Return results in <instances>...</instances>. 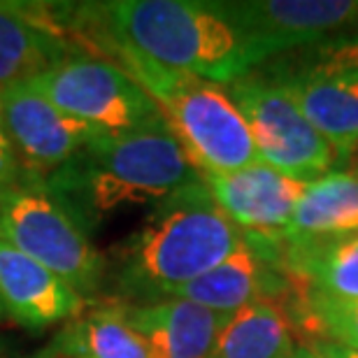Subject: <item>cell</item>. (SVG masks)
Listing matches in <instances>:
<instances>
[{
	"mask_svg": "<svg viewBox=\"0 0 358 358\" xmlns=\"http://www.w3.org/2000/svg\"><path fill=\"white\" fill-rule=\"evenodd\" d=\"M242 242L203 177L152 207L142 226L114 249L110 300L126 305L175 298L226 261Z\"/></svg>",
	"mask_w": 358,
	"mask_h": 358,
	"instance_id": "1",
	"label": "cell"
},
{
	"mask_svg": "<svg viewBox=\"0 0 358 358\" xmlns=\"http://www.w3.org/2000/svg\"><path fill=\"white\" fill-rule=\"evenodd\" d=\"M200 179L166 121L131 133H100L47 179L77 221L96 231L124 207L156 205Z\"/></svg>",
	"mask_w": 358,
	"mask_h": 358,
	"instance_id": "2",
	"label": "cell"
},
{
	"mask_svg": "<svg viewBox=\"0 0 358 358\" xmlns=\"http://www.w3.org/2000/svg\"><path fill=\"white\" fill-rule=\"evenodd\" d=\"M91 12L87 47H93V56L121 66L149 93L200 177L235 173L261 161L247 121L226 87L145 59L112 38L98 3Z\"/></svg>",
	"mask_w": 358,
	"mask_h": 358,
	"instance_id": "3",
	"label": "cell"
},
{
	"mask_svg": "<svg viewBox=\"0 0 358 358\" xmlns=\"http://www.w3.org/2000/svg\"><path fill=\"white\" fill-rule=\"evenodd\" d=\"M98 10L114 40L163 68L221 87L256 70L252 47L221 0H117Z\"/></svg>",
	"mask_w": 358,
	"mask_h": 358,
	"instance_id": "4",
	"label": "cell"
},
{
	"mask_svg": "<svg viewBox=\"0 0 358 358\" xmlns=\"http://www.w3.org/2000/svg\"><path fill=\"white\" fill-rule=\"evenodd\" d=\"M47 182L0 193V240L52 270L91 303L107 282V261Z\"/></svg>",
	"mask_w": 358,
	"mask_h": 358,
	"instance_id": "5",
	"label": "cell"
},
{
	"mask_svg": "<svg viewBox=\"0 0 358 358\" xmlns=\"http://www.w3.org/2000/svg\"><path fill=\"white\" fill-rule=\"evenodd\" d=\"M228 96L245 117L259 159L300 182L338 170L342 156L298 110L272 77L252 73L228 84Z\"/></svg>",
	"mask_w": 358,
	"mask_h": 358,
	"instance_id": "6",
	"label": "cell"
},
{
	"mask_svg": "<svg viewBox=\"0 0 358 358\" xmlns=\"http://www.w3.org/2000/svg\"><path fill=\"white\" fill-rule=\"evenodd\" d=\"M28 84L68 117L100 133H131L166 121L124 68L100 56H70Z\"/></svg>",
	"mask_w": 358,
	"mask_h": 358,
	"instance_id": "7",
	"label": "cell"
},
{
	"mask_svg": "<svg viewBox=\"0 0 358 358\" xmlns=\"http://www.w3.org/2000/svg\"><path fill=\"white\" fill-rule=\"evenodd\" d=\"M252 47L256 68L284 52L314 47L358 24V0H238L221 3Z\"/></svg>",
	"mask_w": 358,
	"mask_h": 358,
	"instance_id": "8",
	"label": "cell"
},
{
	"mask_svg": "<svg viewBox=\"0 0 358 358\" xmlns=\"http://www.w3.org/2000/svg\"><path fill=\"white\" fill-rule=\"evenodd\" d=\"M0 119L28 182H47L100 131L68 117L31 84L0 89Z\"/></svg>",
	"mask_w": 358,
	"mask_h": 358,
	"instance_id": "9",
	"label": "cell"
},
{
	"mask_svg": "<svg viewBox=\"0 0 358 358\" xmlns=\"http://www.w3.org/2000/svg\"><path fill=\"white\" fill-rule=\"evenodd\" d=\"M203 182L245 238L275 247H284L293 212L310 184L263 161L235 173L205 175Z\"/></svg>",
	"mask_w": 358,
	"mask_h": 358,
	"instance_id": "10",
	"label": "cell"
},
{
	"mask_svg": "<svg viewBox=\"0 0 358 358\" xmlns=\"http://www.w3.org/2000/svg\"><path fill=\"white\" fill-rule=\"evenodd\" d=\"M293 289L296 282L284 266V247L263 245L242 235L238 249L226 261L186 284L175 298L235 314L256 303H277Z\"/></svg>",
	"mask_w": 358,
	"mask_h": 358,
	"instance_id": "11",
	"label": "cell"
},
{
	"mask_svg": "<svg viewBox=\"0 0 358 358\" xmlns=\"http://www.w3.org/2000/svg\"><path fill=\"white\" fill-rule=\"evenodd\" d=\"M0 305L5 319L40 333L73 321L91 303L52 270L0 240Z\"/></svg>",
	"mask_w": 358,
	"mask_h": 358,
	"instance_id": "12",
	"label": "cell"
},
{
	"mask_svg": "<svg viewBox=\"0 0 358 358\" xmlns=\"http://www.w3.org/2000/svg\"><path fill=\"white\" fill-rule=\"evenodd\" d=\"M70 56H82L63 33L56 5L0 3V89L28 84Z\"/></svg>",
	"mask_w": 358,
	"mask_h": 358,
	"instance_id": "13",
	"label": "cell"
},
{
	"mask_svg": "<svg viewBox=\"0 0 358 358\" xmlns=\"http://www.w3.org/2000/svg\"><path fill=\"white\" fill-rule=\"evenodd\" d=\"M117 305L133 331L145 340L149 358H210L219 333L231 319V314L207 310L184 298Z\"/></svg>",
	"mask_w": 358,
	"mask_h": 358,
	"instance_id": "14",
	"label": "cell"
},
{
	"mask_svg": "<svg viewBox=\"0 0 358 358\" xmlns=\"http://www.w3.org/2000/svg\"><path fill=\"white\" fill-rule=\"evenodd\" d=\"M263 75L289 93L305 119L342 156L358 145V77H300L268 70Z\"/></svg>",
	"mask_w": 358,
	"mask_h": 358,
	"instance_id": "15",
	"label": "cell"
},
{
	"mask_svg": "<svg viewBox=\"0 0 358 358\" xmlns=\"http://www.w3.org/2000/svg\"><path fill=\"white\" fill-rule=\"evenodd\" d=\"M352 233H358V173L338 168L307 184L284 247H303Z\"/></svg>",
	"mask_w": 358,
	"mask_h": 358,
	"instance_id": "16",
	"label": "cell"
},
{
	"mask_svg": "<svg viewBox=\"0 0 358 358\" xmlns=\"http://www.w3.org/2000/svg\"><path fill=\"white\" fill-rule=\"evenodd\" d=\"M284 266L293 282L307 293L356 300L358 298V233L319 240L303 247H284Z\"/></svg>",
	"mask_w": 358,
	"mask_h": 358,
	"instance_id": "17",
	"label": "cell"
},
{
	"mask_svg": "<svg viewBox=\"0 0 358 358\" xmlns=\"http://www.w3.org/2000/svg\"><path fill=\"white\" fill-rule=\"evenodd\" d=\"M73 358H149L145 340L133 331L117 303L107 300L68 321L49 342Z\"/></svg>",
	"mask_w": 358,
	"mask_h": 358,
	"instance_id": "18",
	"label": "cell"
},
{
	"mask_svg": "<svg viewBox=\"0 0 358 358\" xmlns=\"http://www.w3.org/2000/svg\"><path fill=\"white\" fill-rule=\"evenodd\" d=\"M296 349L291 314L277 303H256L231 314L210 358H291Z\"/></svg>",
	"mask_w": 358,
	"mask_h": 358,
	"instance_id": "19",
	"label": "cell"
},
{
	"mask_svg": "<svg viewBox=\"0 0 358 358\" xmlns=\"http://www.w3.org/2000/svg\"><path fill=\"white\" fill-rule=\"evenodd\" d=\"M266 70L300 77H358V24L331 40L300 49L289 59L275 61Z\"/></svg>",
	"mask_w": 358,
	"mask_h": 358,
	"instance_id": "20",
	"label": "cell"
},
{
	"mask_svg": "<svg viewBox=\"0 0 358 358\" xmlns=\"http://www.w3.org/2000/svg\"><path fill=\"white\" fill-rule=\"evenodd\" d=\"M291 319L317 335V342H331L358 352V298L338 300L305 291V296L298 298V307H291Z\"/></svg>",
	"mask_w": 358,
	"mask_h": 358,
	"instance_id": "21",
	"label": "cell"
},
{
	"mask_svg": "<svg viewBox=\"0 0 358 358\" xmlns=\"http://www.w3.org/2000/svg\"><path fill=\"white\" fill-rule=\"evenodd\" d=\"M19 182H24V175H21L19 161L12 152V145L7 140L3 119H0V193L17 186Z\"/></svg>",
	"mask_w": 358,
	"mask_h": 358,
	"instance_id": "22",
	"label": "cell"
},
{
	"mask_svg": "<svg viewBox=\"0 0 358 358\" xmlns=\"http://www.w3.org/2000/svg\"><path fill=\"white\" fill-rule=\"evenodd\" d=\"M312 345L317 347L326 358H358V352H352V349H345V347H338V345H331V342H312Z\"/></svg>",
	"mask_w": 358,
	"mask_h": 358,
	"instance_id": "23",
	"label": "cell"
},
{
	"mask_svg": "<svg viewBox=\"0 0 358 358\" xmlns=\"http://www.w3.org/2000/svg\"><path fill=\"white\" fill-rule=\"evenodd\" d=\"M291 358H326L314 345H298Z\"/></svg>",
	"mask_w": 358,
	"mask_h": 358,
	"instance_id": "24",
	"label": "cell"
},
{
	"mask_svg": "<svg viewBox=\"0 0 358 358\" xmlns=\"http://www.w3.org/2000/svg\"><path fill=\"white\" fill-rule=\"evenodd\" d=\"M31 358H73V356L63 354L61 349H56L54 345H47L45 349H40V352H38V354H33Z\"/></svg>",
	"mask_w": 358,
	"mask_h": 358,
	"instance_id": "25",
	"label": "cell"
},
{
	"mask_svg": "<svg viewBox=\"0 0 358 358\" xmlns=\"http://www.w3.org/2000/svg\"><path fill=\"white\" fill-rule=\"evenodd\" d=\"M0 358H5V347H3V342H0Z\"/></svg>",
	"mask_w": 358,
	"mask_h": 358,
	"instance_id": "26",
	"label": "cell"
},
{
	"mask_svg": "<svg viewBox=\"0 0 358 358\" xmlns=\"http://www.w3.org/2000/svg\"><path fill=\"white\" fill-rule=\"evenodd\" d=\"M0 319H5V310H3V305H0Z\"/></svg>",
	"mask_w": 358,
	"mask_h": 358,
	"instance_id": "27",
	"label": "cell"
}]
</instances>
